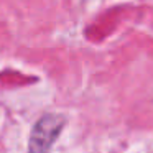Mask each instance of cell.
Masks as SVG:
<instances>
[{
    "label": "cell",
    "instance_id": "6da1fadb",
    "mask_svg": "<svg viewBox=\"0 0 153 153\" xmlns=\"http://www.w3.org/2000/svg\"><path fill=\"white\" fill-rule=\"evenodd\" d=\"M64 122L66 120L61 114H45L31 130L28 153H50L53 143L63 130Z\"/></svg>",
    "mask_w": 153,
    "mask_h": 153
}]
</instances>
